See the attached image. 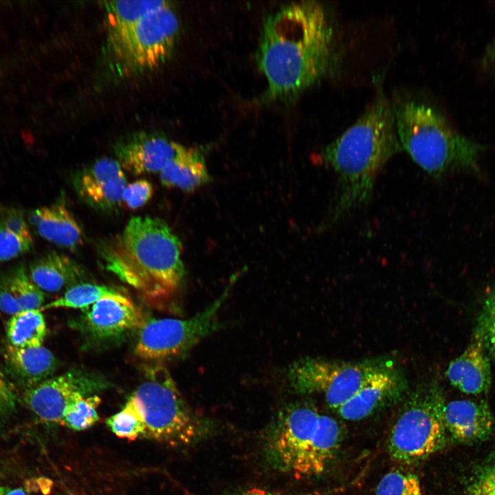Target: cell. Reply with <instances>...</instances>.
<instances>
[{"label": "cell", "mask_w": 495, "mask_h": 495, "mask_svg": "<svg viewBox=\"0 0 495 495\" xmlns=\"http://www.w3.org/2000/svg\"><path fill=\"white\" fill-rule=\"evenodd\" d=\"M270 100L302 93L333 72L334 28L324 7L314 1L292 3L270 16L256 54Z\"/></svg>", "instance_id": "cell-1"}, {"label": "cell", "mask_w": 495, "mask_h": 495, "mask_svg": "<svg viewBox=\"0 0 495 495\" xmlns=\"http://www.w3.org/2000/svg\"><path fill=\"white\" fill-rule=\"evenodd\" d=\"M402 151L393 103L379 89L357 121L322 151V159L338 176L326 226L338 223L367 204L380 171Z\"/></svg>", "instance_id": "cell-2"}, {"label": "cell", "mask_w": 495, "mask_h": 495, "mask_svg": "<svg viewBox=\"0 0 495 495\" xmlns=\"http://www.w3.org/2000/svg\"><path fill=\"white\" fill-rule=\"evenodd\" d=\"M182 253L181 241L169 226L146 216L131 219L102 257L107 269L145 300L161 303L182 286L186 274Z\"/></svg>", "instance_id": "cell-3"}, {"label": "cell", "mask_w": 495, "mask_h": 495, "mask_svg": "<svg viewBox=\"0 0 495 495\" xmlns=\"http://www.w3.org/2000/svg\"><path fill=\"white\" fill-rule=\"evenodd\" d=\"M342 434L339 423L312 404L290 402L270 425L265 456L274 469L296 478L319 475L333 457Z\"/></svg>", "instance_id": "cell-4"}, {"label": "cell", "mask_w": 495, "mask_h": 495, "mask_svg": "<svg viewBox=\"0 0 495 495\" xmlns=\"http://www.w3.org/2000/svg\"><path fill=\"white\" fill-rule=\"evenodd\" d=\"M393 106L403 150L428 174L435 178L457 171L480 174L484 145L453 130L429 104L408 99Z\"/></svg>", "instance_id": "cell-5"}, {"label": "cell", "mask_w": 495, "mask_h": 495, "mask_svg": "<svg viewBox=\"0 0 495 495\" xmlns=\"http://www.w3.org/2000/svg\"><path fill=\"white\" fill-rule=\"evenodd\" d=\"M132 397L142 419L144 438L181 446L208 434V422L192 412L162 364L146 368L144 380Z\"/></svg>", "instance_id": "cell-6"}, {"label": "cell", "mask_w": 495, "mask_h": 495, "mask_svg": "<svg viewBox=\"0 0 495 495\" xmlns=\"http://www.w3.org/2000/svg\"><path fill=\"white\" fill-rule=\"evenodd\" d=\"M443 392L436 382L421 385L407 398L392 426L388 452L397 462L413 464L446 443Z\"/></svg>", "instance_id": "cell-7"}, {"label": "cell", "mask_w": 495, "mask_h": 495, "mask_svg": "<svg viewBox=\"0 0 495 495\" xmlns=\"http://www.w3.org/2000/svg\"><path fill=\"white\" fill-rule=\"evenodd\" d=\"M386 365L381 361L348 362L304 358L293 362L286 378L292 393L320 394L337 410L359 390L369 375Z\"/></svg>", "instance_id": "cell-8"}, {"label": "cell", "mask_w": 495, "mask_h": 495, "mask_svg": "<svg viewBox=\"0 0 495 495\" xmlns=\"http://www.w3.org/2000/svg\"><path fill=\"white\" fill-rule=\"evenodd\" d=\"M229 289L212 304L192 317L162 318L146 322L140 329L135 352L141 358L161 362L187 353L219 327V311Z\"/></svg>", "instance_id": "cell-9"}, {"label": "cell", "mask_w": 495, "mask_h": 495, "mask_svg": "<svg viewBox=\"0 0 495 495\" xmlns=\"http://www.w3.org/2000/svg\"><path fill=\"white\" fill-rule=\"evenodd\" d=\"M179 27L178 18L167 1L136 24L118 55L135 71L153 69L170 56Z\"/></svg>", "instance_id": "cell-10"}, {"label": "cell", "mask_w": 495, "mask_h": 495, "mask_svg": "<svg viewBox=\"0 0 495 495\" xmlns=\"http://www.w3.org/2000/svg\"><path fill=\"white\" fill-rule=\"evenodd\" d=\"M102 384L98 379L72 371L24 389L22 398L26 407L41 421L62 424L65 412L72 404Z\"/></svg>", "instance_id": "cell-11"}, {"label": "cell", "mask_w": 495, "mask_h": 495, "mask_svg": "<svg viewBox=\"0 0 495 495\" xmlns=\"http://www.w3.org/2000/svg\"><path fill=\"white\" fill-rule=\"evenodd\" d=\"M73 184L79 197L91 208L109 213L122 204L127 186L122 168L112 158L102 157L78 170Z\"/></svg>", "instance_id": "cell-12"}, {"label": "cell", "mask_w": 495, "mask_h": 495, "mask_svg": "<svg viewBox=\"0 0 495 495\" xmlns=\"http://www.w3.org/2000/svg\"><path fill=\"white\" fill-rule=\"evenodd\" d=\"M180 146L160 134L141 132L122 138L113 149L121 167L140 175L161 172Z\"/></svg>", "instance_id": "cell-13"}, {"label": "cell", "mask_w": 495, "mask_h": 495, "mask_svg": "<svg viewBox=\"0 0 495 495\" xmlns=\"http://www.w3.org/2000/svg\"><path fill=\"white\" fill-rule=\"evenodd\" d=\"M405 390L402 375L386 364L369 375L358 392L336 411L346 420H360L396 402Z\"/></svg>", "instance_id": "cell-14"}, {"label": "cell", "mask_w": 495, "mask_h": 495, "mask_svg": "<svg viewBox=\"0 0 495 495\" xmlns=\"http://www.w3.org/2000/svg\"><path fill=\"white\" fill-rule=\"evenodd\" d=\"M82 311L85 328L98 338L141 329L146 323L141 311L123 295L100 299Z\"/></svg>", "instance_id": "cell-15"}, {"label": "cell", "mask_w": 495, "mask_h": 495, "mask_svg": "<svg viewBox=\"0 0 495 495\" xmlns=\"http://www.w3.org/2000/svg\"><path fill=\"white\" fill-rule=\"evenodd\" d=\"M443 418L447 431L465 443L483 441L492 433L494 419L483 400H454L445 404Z\"/></svg>", "instance_id": "cell-16"}, {"label": "cell", "mask_w": 495, "mask_h": 495, "mask_svg": "<svg viewBox=\"0 0 495 495\" xmlns=\"http://www.w3.org/2000/svg\"><path fill=\"white\" fill-rule=\"evenodd\" d=\"M446 373L450 384L465 394L488 392L492 382L490 358L478 335L474 333L468 346L450 363Z\"/></svg>", "instance_id": "cell-17"}, {"label": "cell", "mask_w": 495, "mask_h": 495, "mask_svg": "<svg viewBox=\"0 0 495 495\" xmlns=\"http://www.w3.org/2000/svg\"><path fill=\"white\" fill-rule=\"evenodd\" d=\"M28 221L41 237L58 246L73 251L82 244V230L60 199L32 210Z\"/></svg>", "instance_id": "cell-18"}, {"label": "cell", "mask_w": 495, "mask_h": 495, "mask_svg": "<svg viewBox=\"0 0 495 495\" xmlns=\"http://www.w3.org/2000/svg\"><path fill=\"white\" fill-rule=\"evenodd\" d=\"M5 371L24 389L50 378L57 367V360L47 348H19L10 344L3 350Z\"/></svg>", "instance_id": "cell-19"}, {"label": "cell", "mask_w": 495, "mask_h": 495, "mask_svg": "<svg viewBox=\"0 0 495 495\" xmlns=\"http://www.w3.org/2000/svg\"><path fill=\"white\" fill-rule=\"evenodd\" d=\"M84 276L82 267L67 255L52 251L30 263L29 276L42 291L57 292Z\"/></svg>", "instance_id": "cell-20"}, {"label": "cell", "mask_w": 495, "mask_h": 495, "mask_svg": "<svg viewBox=\"0 0 495 495\" xmlns=\"http://www.w3.org/2000/svg\"><path fill=\"white\" fill-rule=\"evenodd\" d=\"M166 1H107L104 2L110 47L117 54L136 24Z\"/></svg>", "instance_id": "cell-21"}, {"label": "cell", "mask_w": 495, "mask_h": 495, "mask_svg": "<svg viewBox=\"0 0 495 495\" xmlns=\"http://www.w3.org/2000/svg\"><path fill=\"white\" fill-rule=\"evenodd\" d=\"M162 184L192 192L209 182V175L202 154L193 148L181 145L177 153L160 172Z\"/></svg>", "instance_id": "cell-22"}, {"label": "cell", "mask_w": 495, "mask_h": 495, "mask_svg": "<svg viewBox=\"0 0 495 495\" xmlns=\"http://www.w3.org/2000/svg\"><path fill=\"white\" fill-rule=\"evenodd\" d=\"M9 344L19 348L42 346L47 333L45 320L41 310L30 309L11 316L6 324Z\"/></svg>", "instance_id": "cell-23"}, {"label": "cell", "mask_w": 495, "mask_h": 495, "mask_svg": "<svg viewBox=\"0 0 495 495\" xmlns=\"http://www.w3.org/2000/svg\"><path fill=\"white\" fill-rule=\"evenodd\" d=\"M122 296L117 290L105 285L79 283L71 287L60 298L42 306L41 311L50 308H86L100 299Z\"/></svg>", "instance_id": "cell-24"}, {"label": "cell", "mask_w": 495, "mask_h": 495, "mask_svg": "<svg viewBox=\"0 0 495 495\" xmlns=\"http://www.w3.org/2000/svg\"><path fill=\"white\" fill-rule=\"evenodd\" d=\"M10 283L22 311L42 307L44 294L30 279L25 266L20 263L8 272Z\"/></svg>", "instance_id": "cell-25"}, {"label": "cell", "mask_w": 495, "mask_h": 495, "mask_svg": "<svg viewBox=\"0 0 495 495\" xmlns=\"http://www.w3.org/2000/svg\"><path fill=\"white\" fill-rule=\"evenodd\" d=\"M107 424L117 437L129 441L142 437V419L134 399L129 398L124 408L109 417Z\"/></svg>", "instance_id": "cell-26"}, {"label": "cell", "mask_w": 495, "mask_h": 495, "mask_svg": "<svg viewBox=\"0 0 495 495\" xmlns=\"http://www.w3.org/2000/svg\"><path fill=\"white\" fill-rule=\"evenodd\" d=\"M100 402L96 395L76 401L67 408L62 424L77 431L91 428L99 420L97 408Z\"/></svg>", "instance_id": "cell-27"}, {"label": "cell", "mask_w": 495, "mask_h": 495, "mask_svg": "<svg viewBox=\"0 0 495 495\" xmlns=\"http://www.w3.org/2000/svg\"><path fill=\"white\" fill-rule=\"evenodd\" d=\"M373 495H423L418 478L413 474L393 470L378 483Z\"/></svg>", "instance_id": "cell-28"}, {"label": "cell", "mask_w": 495, "mask_h": 495, "mask_svg": "<svg viewBox=\"0 0 495 495\" xmlns=\"http://www.w3.org/2000/svg\"><path fill=\"white\" fill-rule=\"evenodd\" d=\"M461 495H495V454L473 469Z\"/></svg>", "instance_id": "cell-29"}, {"label": "cell", "mask_w": 495, "mask_h": 495, "mask_svg": "<svg viewBox=\"0 0 495 495\" xmlns=\"http://www.w3.org/2000/svg\"><path fill=\"white\" fill-rule=\"evenodd\" d=\"M474 333L480 337L490 358L495 363V286L484 302Z\"/></svg>", "instance_id": "cell-30"}, {"label": "cell", "mask_w": 495, "mask_h": 495, "mask_svg": "<svg viewBox=\"0 0 495 495\" xmlns=\"http://www.w3.org/2000/svg\"><path fill=\"white\" fill-rule=\"evenodd\" d=\"M32 236L19 234L0 223V263L17 258L33 248Z\"/></svg>", "instance_id": "cell-31"}, {"label": "cell", "mask_w": 495, "mask_h": 495, "mask_svg": "<svg viewBox=\"0 0 495 495\" xmlns=\"http://www.w3.org/2000/svg\"><path fill=\"white\" fill-rule=\"evenodd\" d=\"M153 193L152 184L146 179H138L127 185L123 192L122 203L129 209H138L146 204Z\"/></svg>", "instance_id": "cell-32"}, {"label": "cell", "mask_w": 495, "mask_h": 495, "mask_svg": "<svg viewBox=\"0 0 495 495\" xmlns=\"http://www.w3.org/2000/svg\"><path fill=\"white\" fill-rule=\"evenodd\" d=\"M16 394L12 382L0 371V428L8 424L16 412Z\"/></svg>", "instance_id": "cell-33"}, {"label": "cell", "mask_w": 495, "mask_h": 495, "mask_svg": "<svg viewBox=\"0 0 495 495\" xmlns=\"http://www.w3.org/2000/svg\"><path fill=\"white\" fill-rule=\"evenodd\" d=\"M0 223L25 236H32L23 212L16 208L0 204Z\"/></svg>", "instance_id": "cell-34"}, {"label": "cell", "mask_w": 495, "mask_h": 495, "mask_svg": "<svg viewBox=\"0 0 495 495\" xmlns=\"http://www.w3.org/2000/svg\"><path fill=\"white\" fill-rule=\"evenodd\" d=\"M0 311L12 316L22 311L12 292L8 272L0 274Z\"/></svg>", "instance_id": "cell-35"}, {"label": "cell", "mask_w": 495, "mask_h": 495, "mask_svg": "<svg viewBox=\"0 0 495 495\" xmlns=\"http://www.w3.org/2000/svg\"><path fill=\"white\" fill-rule=\"evenodd\" d=\"M236 495H294L282 492L269 490L261 488H252L244 490Z\"/></svg>", "instance_id": "cell-36"}, {"label": "cell", "mask_w": 495, "mask_h": 495, "mask_svg": "<svg viewBox=\"0 0 495 495\" xmlns=\"http://www.w3.org/2000/svg\"><path fill=\"white\" fill-rule=\"evenodd\" d=\"M0 495H28L21 488L0 487Z\"/></svg>", "instance_id": "cell-37"}, {"label": "cell", "mask_w": 495, "mask_h": 495, "mask_svg": "<svg viewBox=\"0 0 495 495\" xmlns=\"http://www.w3.org/2000/svg\"><path fill=\"white\" fill-rule=\"evenodd\" d=\"M487 56L491 62L495 63V39L490 45V47L487 50Z\"/></svg>", "instance_id": "cell-38"}]
</instances>
